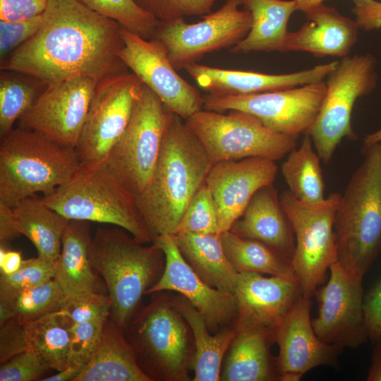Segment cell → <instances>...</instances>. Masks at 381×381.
<instances>
[{"label":"cell","mask_w":381,"mask_h":381,"mask_svg":"<svg viewBox=\"0 0 381 381\" xmlns=\"http://www.w3.org/2000/svg\"><path fill=\"white\" fill-rule=\"evenodd\" d=\"M121 26L79 0H49L37 32L0 64L45 85L87 76L99 81L128 71L119 54Z\"/></svg>","instance_id":"cell-1"},{"label":"cell","mask_w":381,"mask_h":381,"mask_svg":"<svg viewBox=\"0 0 381 381\" xmlns=\"http://www.w3.org/2000/svg\"><path fill=\"white\" fill-rule=\"evenodd\" d=\"M181 116L172 112L159 159L137 205L152 238L174 235L198 189L212 166L202 143Z\"/></svg>","instance_id":"cell-2"},{"label":"cell","mask_w":381,"mask_h":381,"mask_svg":"<svg viewBox=\"0 0 381 381\" xmlns=\"http://www.w3.org/2000/svg\"><path fill=\"white\" fill-rule=\"evenodd\" d=\"M126 231L119 226L99 227L89 247L92 268L104 279L109 292L110 316L123 330L165 265L161 248L154 243L144 246Z\"/></svg>","instance_id":"cell-3"},{"label":"cell","mask_w":381,"mask_h":381,"mask_svg":"<svg viewBox=\"0 0 381 381\" xmlns=\"http://www.w3.org/2000/svg\"><path fill=\"white\" fill-rule=\"evenodd\" d=\"M337 208L334 229L337 261L364 274L381 253V142L363 147Z\"/></svg>","instance_id":"cell-4"},{"label":"cell","mask_w":381,"mask_h":381,"mask_svg":"<svg viewBox=\"0 0 381 381\" xmlns=\"http://www.w3.org/2000/svg\"><path fill=\"white\" fill-rule=\"evenodd\" d=\"M151 295L124 329L138 365L151 381H191L195 351L191 329L168 291Z\"/></svg>","instance_id":"cell-5"},{"label":"cell","mask_w":381,"mask_h":381,"mask_svg":"<svg viewBox=\"0 0 381 381\" xmlns=\"http://www.w3.org/2000/svg\"><path fill=\"white\" fill-rule=\"evenodd\" d=\"M80 168L75 148L35 131L13 128L1 138L0 202L13 207L37 193L48 194Z\"/></svg>","instance_id":"cell-6"},{"label":"cell","mask_w":381,"mask_h":381,"mask_svg":"<svg viewBox=\"0 0 381 381\" xmlns=\"http://www.w3.org/2000/svg\"><path fill=\"white\" fill-rule=\"evenodd\" d=\"M42 199L68 219L112 224L140 243L152 242L137 197L107 167H81L70 180L43 195Z\"/></svg>","instance_id":"cell-7"},{"label":"cell","mask_w":381,"mask_h":381,"mask_svg":"<svg viewBox=\"0 0 381 381\" xmlns=\"http://www.w3.org/2000/svg\"><path fill=\"white\" fill-rule=\"evenodd\" d=\"M212 164L248 157L279 160L296 147V139L266 127L238 110L226 114L202 109L185 120Z\"/></svg>","instance_id":"cell-8"},{"label":"cell","mask_w":381,"mask_h":381,"mask_svg":"<svg viewBox=\"0 0 381 381\" xmlns=\"http://www.w3.org/2000/svg\"><path fill=\"white\" fill-rule=\"evenodd\" d=\"M341 193L333 192L315 204L299 201L287 190L279 200L294 230V274L302 295L312 298L327 279V271L337 260L334 218Z\"/></svg>","instance_id":"cell-9"},{"label":"cell","mask_w":381,"mask_h":381,"mask_svg":"<svg viewBox=\"0 0 381 381\" xmlns=\"http://www.w3.org/2000/svg\"><path fill=\"white\" fill-rule=\"evenodd\" d=\"M171 114L144 85L129 122L109 155L106 167L136 197L151 179Z\"/></svg>","instance_id":"cell-10"},{"label":"cell","mask_w":381,"mask_h":381,"mask_svg":"<svg viewBox=\"0 0 381 381\" xmlns=\"http://www.w3.org/2000/svg\"><path fill=\"white\" fill-rule=\"evenodd\" d=\"M377 61L371 54L342 57L327 76L326 94L309 133L322 162L328 164L341 141L357 139L351 126L356 100L377 86Z\"/></svg>","instance_id":"cell-11"},{"label":"cell","mask_w":381,"mask_h":381,"mask_svg":"<svg viewBox=\"0 0 381 381\" xmlns=\"http://www.w3.org/2000/svg\"><path fill=\"white\" fill-rule=\"evenodd\" d=\"M144 84L126 71L100 80L75 147L81 167H106L109 155L125 131Z\"/></svg>","instance_id":"cell-12"},{"label":"cell","mask_w":381,"mask_h":381,"mask_svg":"<svg viewBox=\"0 0 381 381\" xmlns=\"http://www.w3.org/2000/svg\"><path fill=\"white\" fill-rule=\"evenodd\" d=\"M241 0H226L220 8L195 23L183 18L159 21L152 38L164 47L176 70L197 64L205 54L231 48L248 34L250 13L240 9Z\"/></svg>","instance_id":"cell-13"},{"label":"cell","mask_w":381,"mask_h":381,"mask_svg":"<svg viewBox=\"0 0 381 381\" xmlns=\"http://www.w3.org/2000/svg\"><path fill=\"white\" fill-rule=\"evenodd\" d=\"M326 82L248 95L204 97L203 109L222 112L238 110L259 119L266 127L297 139L309 134L326 94Z\"/></svg>","instance_id":"cell-14"},{"label":"cell","mask_w":381,"mask_h":381,"mask_svg":"<svg viewBox=\"0 0 381 381\" xmlns=\"http://www.w3.org/2000/svg\"><path fill=\"white\" fill-rule=\"evenodd\" d=\"M325 285L315 291L318 310L312 325L324 342L356 349L369 339L364 315L363 275L352 272L336 260Z\"/></svg>","instance_id":"cell-15"},{"label":"cell","mask_w":381,"mask_h":381,"mask_svg":"<svg viewBox=\"0 0 381 381\" xmlns=\"http://www.w3.org/2000/svg\"><path fill=\"white\" fill-rule=\"evenodd\" d=\"M99 82L92 77L80 76L47 85L18 121V126L75 148Z\"/></svg>","instance_id":"cell-16"},{"label":"cell","mask_w":381,"mask_h":381,"mask_svg":"<svg viewBox=\"0 0 381 381\" xmlns=\"http://www.w3.org/2000/svg\"><path fill=\"white\" fill-rule=\"evenodd\" d=\"M121 33L119 57L169 110L186 120L203 109L204 97L177 73L159 40L144 39L123 28Z\"/></svg>","instance_id":"cell-17"},{"label":"cell","mask_w":381,"mask_h":381,"mask_svg":"<svg viewBox=\"0 0 381 381\" xmlns=\"http://www.w3.org/2000/svg\"><path fill=\"white\" fill-rule=\"evenodd\" d=\"M152 243L162 250L165 256L163 273L145 294L169 291L187 298L203 316L210 332L234 327L238 305L234 294L206 284L181 255L173 235H161Z\"/></svg>","instance_id":"cell-18"},{"label":"cell","mask_w":381,"mask_h":381,"mask_svg":"<svg viewBox=\"0 0 381 381\" xmlns=\"http://www.w3.org/2000/svg\"><path fill=\"white\" fill-rule=\"evenodd\" d=\"M312 298L301 296L275 332L280 381H299L309 370L320 366L339 369L343 348L322 341L310 319Z\"/></svg>","instance_id":"cell-19"},{"label":"cell","mask_w":381,"mask_h":381,"mask_svg":"<svg viewBox=\"0 0 381 381\" xmlns=\"http://www.w3.org/2000/svg\"><path fill=\"white\" fill-rule=\"evenodd\" d=\"M234 295L238 311L236 332H275L302 293L295 276L264 277L255 272L238 274Z\"/></svg>","instance_id":"cell-20"},{"label":"cell","mask_w":381,"mask_h":381,"mask_svg":"<svg viewBox=\"0 0 381 381\" xmlns=\"http://www.w3.org/2000/svg\"><path fill=\"white\" fill-rule=\"evenodd\" d=\"M277 174L275 162L262 157L214 163L205 179L214 198L220 234L230 229L260 188L272 185Z\"/></svg>","instance_id":"cell-21"},{"label":"cell","mask_w":381,"mask_h":381,"mask_svg":"<svg viewBox=\"0 0 381 381\" xmlns=\"http://www.w3.org/2000/svg\"><path fill=\"white\" fill-rule=\"evenodd\" d=\"M339 61L308 70L286 74L232 70L193 64L184 70L208 94L248 95L285 90L323 80L336 68Z\"/></svg>","instance_id":"cell-22"},{"label":"cell","mask_w":381,"mask_h":381,"mask_svg":"<svg viewBox=\"0 0 381 381\" xmlns=\"http://www.w3.org/2000/svg\"><path fill=\"white\" fill-rule=\"evenodd\" d=\"M306 22L289 32L282 52H304L316 57L348 56L358 40L356 20L323 3L306 10Z\"/></svg>","instance_id":"cell-23"},{"label":"cell","mask_w":381,"mask_h":381,"mask_svg":"<svg viewBox=\"0 0 381 381\" xmlns=\"http://www.w3.org/2000/svg\"><path fill=\"white\" fill-rule=\"evenodd\" d=\"M229 231L264 243L291 260L293 258L294 230L273 184L258 190Z\"/></svg>","instance_id":"cell-24"},{"label":"cell","mask_w":381,"mask_h":381,"mask_svg":"<svg viewBox=\"0 0 381 381\" xmlns=\"http://www.w3.org/2000/svg\"><path fill=\"white\" fill-rule=\"evenodd\" d=\"M74 381H151L136 361L124 330L109 316L99 341Z\"/></svg>","instance_id":"cell-25"},{"label":"cell","mask_w":381,"mask_h":381,"mask_svg":"<svg viewBox=\"0 0 381 381\" xmlns=\"http://www.w3.org/2000/svg\"><path fill=\"white\" fill-rule=\"evenodd\" d=\"M274 343V335L269 332H236L224 357L220 380H280L277 356L270 349Z\"/></svg>","instance_id":"cell-26"},{"label":"cell","mask_w":381,"mask_h":381,"mask_svg":"<svg viewBox=\"0 0 381 381\" xmlns=\"http://www.w3.org/2000/svg\"><path fill=\"white\" fill-rule=\"evenodd\" d=\"M92 238L88 222L68 220L62 236L61 253L54 262V279L66 297L100 293L97 274L89 258Z\"/></svg>","instance_id":"cell-27"},{"label":"cell","mask_w":381,"mask_h":381,"mask_svg":"<svg viewBox=\"0 0 381 381\" xmlns=\"http://www.w3.org/2000/svg\"><path fill=\"white\" fill-rule=\"evenodd\" d=\"M170 301L189 325L195 343L193 381H219L222 361L236 332L234 327L210 332L201 313L180 294L169 291Z\"/></svg>","instance_id":"cell-28"},{"label":"cell","mask_w":381,"mask_h":381,"mask_svg":"<svg viewBox=\"0 0 381 381\" xmlns=\"http://www.w3.org/2000/svg\"><path fill=\"white\" fill-rule=\"evenodd\" d=\"M221 234L183 231L173 237L186 261L206 284L234 294L238 273L224 250Z\"/></svg>","instance_id":"cell-29"},{"label":"cell","mask_w":381,"mask_h":381,"mask_svg":"<svg viewBox=\"0 0 381 381\" xmlns=\"http://www.w3.org/2000/svg\"><path fill=\"white\" fill-rule=\"evenodd\" d=\"M251 16L252 24L246 37L229 49L233 54L252 52H280L287 36L288 23L296 11L295 0H241Z\"/></svg>","instance_id":"cell-30"},{"label":"cell","mask_w":381,"mask_h":381,"mask_svg":"<svg viewBox=\"0 0 381 381\" xmlns=\"http://www.w3.org/2000/svg\"><path fill=\"white\" fill-rule=\"evenodd\" d=\"M18 232L35 247L38 257L55 262L61 250L62 236L69 219L35 195L24 198L13 206Z\"/></svg>","instance_id":"cell-31"},{"label":"cell","mask_w":381,"mask_h":381,"mask_svg":"<svg viewBox=\"0 0 381 381\" xmlns=\"http://www.w3.org/2000/svg\"><path fill=\"white\" fill-rule=\"evenodd\" d=\"M74 322L61 310L23 324L29 349L50 368L60 371L69 365Z\"/></svg>","instance_id":"cell-32"},{"label":"cell","mask_w":381,"mask_h":381,"mask_svg":"<svg viewBox=\"0 0 381 381\" xmlns=\"http://www.w3.org/2000/svg\"><path fill=\"white\" fill-rule=\"evenodd\" d=\"M221 239L230 263L238 274L295 276L291 260L264 243L240 236L229 230L221 234Z\"/></svg>","instance_id":"cell-33"},{"label":"cell","mask_w":381,"mask_h":381,"mask_svg":"<svg viewBox=\"0 0 381 381\" xmlns=\"http://www.w3.org/2000/svg\"><path fill=\"white\" fill-rule=\"evenodd\" d=\"M321 161L309 134L287 155L282 174L289 190L299 201L315 204L325 199Z\"/></svg>","instance_id":"cell-34"},{"label":"cell","mask_w":381,"mask_h":381,"mask_svg":"<svg viewBox=\"0 0 381 381\" xmlns=\"http://www.w3.org/2000/svg\"><path fill=\"white\" fill-rule=\"evenodd\" d=\"M66 296L52 279L41 284L0 295V307L21 324L38 319L61 309Z\"/></svg>","instance_id":"cell-35"},{"label":"cell","mask_w":381,"mask_h":381,"mask_svg":"<svg viewBox=\"0 0 381 381\" xmlns=\"http://www.w3.org/2000/svg\"><path fill=\"white\" fill-rule=\"evenodd\" d=\"M23 74V73H22ZM1 71L0 77V138L9 133L14 123L29 109L43 91L41 81L32 83V77Z\"/></svg>","instance_id":"cell-36"},{"label":"cell","mask_w":381,"mask_h":381,"mask_svg":"<svg viewBox=\"0 0 381 381\" xmlns=\"http://www.w3.org/2000/svg\"><path fill=\"white\" fill-rule=\"evenodd\" d=\"M96 13L118 23L123 29L144 39H152L159 20L134 0H79Z\"/></svg>","instance_id":"cell-37"},{"label":"cell","mask_w":381,"mask_h":381,"mask_svg":"<svg viewBox=\"0 0 381 381\" xmlns=\"http://www.w3.org/2000/svg\"><path fill=\"white\" fill-rule=\"evenodd\" d=\"M183 231L198 234H220L216 205L205 182L188 205L176 233Z\"/></svg>","instance_id":"cell-38"},{"label":"cell","mask_w":381,"mask_h":381,"mask_svg":"<svg viewBox=\"0 0 381 381\" xmlns=\"http://www.w3.org/2000/svg\"><path fill=\"white\" fill-rule=\"evenodd\" d=\"M54 263L40 257L23 260L16 272L0 277V295L28 289L54 279Z\"/></svg>","instance_id":"cell-39"},{"label":"cell","mask_w":381,"mask_h":381,"mask_svg":"<svg viewBox=\"0 0 381 381\" xmlns=\"http://www.w3.org/2000/svg\"><path fill=\"white\" fill-rule=\"evenodd\" d=\"M144 11L161 22L186 16H205L217 0H134Z\"/></svg>","instance_id":"cell-40"},{"label":"cell","mask_w":381,"mask_h":381,"mask_svg":"<svg viewBox=\"0 0 381 381\" xmlns=\"http://www.w3.org/2000/svg\"><path fill=\"white\" fill-rule=\"evenodd\" d=\"M74 323L88 321L110 315L111 301L108 295L98 292L79 294L66 297L61 309Z\"/></svg>","instance_id":"cell-41"},{"label":"cell","mask_w":381,"mask_h":381,"mask_svg":"<svg viewBox=\"0 0 381 381\" xmlns=\"http://www.w3.org/2000/svg\"><path fill=\"white\" fill-rule=\"evenodd\" d=\"M108 317L96 318L73 325L70 344L69 364L75 363L85 367L99 341L104 325Z\"/></svg>","instance_id":"cell-42"},{"label":"cell","mask_w":381,"mask_h":381,"mask_svg":"<svg viewBox=\"0 0 381 381\" xmlns=\"http://www.w3.org/2000/svg\"><path fill=\"white\" fill-rule=\"evenodd\" d=\"M50 368L32 350L21 352L0 366V381L38 380Z\"/></svg>","instance_id":"cell-43"},{"label":"cell","mask_w":381,"mask_h":381,"mask_svg":"<svg viewBox=\"0 0 381 381\" xmlns=\"http://www.w3.org/2000/svg\"><path fill=\"white\" fill-rule=\"evenodd\" d=\"M42 20V15L25 20H0V64L37 32Z\"/></svg>","instance_id":"cell-44"},{"label":"cell","mask_w":381,"mask_h":381,"mask_svg":"<svg viewBox=\"0 0 381 381\" xmlns=\"http://www.w3.org/2000/svg\"><path fill=\"white\" fill-rule=\"evenodd\" d=\"M23 324L10 319L0 325V363L28 350Z\"/></svg>","instance_id":"cell-45"},{"label":"cell","mask_w":381,"mask_h":381,"mask_svg":"<svg viewBox=\"0 0 381 381\" xmlns=\"http://www.w3.org/2000/svg\"><path fill=\"white\" fill-rule=\"evenodd\" d=\"M49 0H0V20H25L42 16Z\"/></svg>","instance_id":"cell-46"},{"label":"cell","mask_w":381,"mask_h":381,"mask_svg":"<svg viewBox=\"0 0 381 381\" xmlns=\"http://www.w3.org/2000/svg\"><path fill=\"white\" fill-rule=\"evenodd\" d=\"M364 315L369 339L381 341V279L365 295Z\"/></svg>","instance_id":"cell-47"},{"label":"cell","mask_w":381,"mask_h":381,"mask_svg":"<svg viewBox=\"0 0 381 381\" xmlns=\"http://www.w3.org/2000/svg\"><path fill=\"white\" fill-rule=\"evenodd\" d=\"M352 12L359 28L370 31L381 28V2L354 0Z\"/></svg>","instance_id":"cell-48"},{"label":"cell","mask_w":381,"mask_h":381,"mask_svg":"<svg viewBox=\"0 0 381 381\" xmlns=\"http://www.w3.org/2000/svg\"><path fill=\"white\" fill-rule=\"evenodd\" d=\"M20 235L13 207L0 202V247L8 248L10 243Z\"/></svg>","instance_id":"cell-49"},{"label":"cell","mask_w":381,"mask_h":381,"mask_svg":"<svg viewBox=\"0 0 381 381\" xmlns=\"http://www.w3.org/2000/svg\"><path fill=\"white\" fill-rule=\"evenodd\" d=\"M23 259L20 251L8 248L0 247V273L9 275L18 271L22 265Z\"/></svg>","instance_id":"cell-50"},{"label":"cell","mask_w":381,"mask_h":381,"mask_svg":"<svg viewBox=\"0 0 381 381\" xmlns=\"http://www.w3.org/2000/svg\"><path fill=\"white\" fill-rule=\"evenodd\" d=\"M84 365L70 363L66 368L57 371L56 374L41 379L43 381H74L75 377L82 372Z\"/></svg>","instance_id":"cell-51"},{"label":"cell","mask_w":381,"mask_h":381,"mask_svg":"<svg viewBox=\"0 0 381 381\" xmlns=\"http://www.w3.org/2000/svg\"><path fill=\"white\" fill-rule=\"evenodd\" d=\"M371 364L368 370V381H381V341L374 343Z\"/></svg>","instance_id":"cell-52"},{"label":"cell","mask_w":381,"mask_h":381,"mask_svg":"<svg viewBox=\"0 0 381 381\" xmlns=\"http://www.w3.org/2000/svg\"><path fill=\"white\" fill-rule=\"evenodd\" d=\"M296 11L305 12L310 7L322 4L325 0H295Z\"/></svg>","instance_id":"cell-53"},{"label":"cell","mask_w":381,"mask_h":381,"mask_svg":"<svg viewBox=\"0 0 381 381\" xmlns=\"http://www.w3.org/2000/svg\"><path fill=\"white\" fill-rule=\"evenodd\" d=\"M381 142V128L378 131L366 135L363 140V147L370 146Z\"/></svg>","instance_id":"cell-54"}]
</instances>
